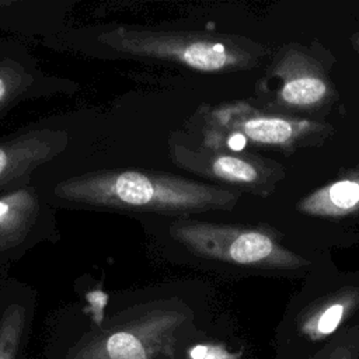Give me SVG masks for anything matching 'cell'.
I'll use <instances>...</instances> for the list:
<instances>
[{
  "mask_svg": "<svg viewBox=\"0 0 359 359\" xmlns=\"http://www.w3.org/2000/svg\"><path fill=\"white\" fill-rule=\"evenodd\" d=\"M32 181L55 209L109 212L129 217H201L230 212L241 192L231 187L144 167L43 168Z\"/></svg>",
  "mask_w": 359,
  "mask_h": 359,
  "instance_id": "6da1fadb",
  "label": "cell"
},
{
  "mask_svg": "<svg viewBox=\"0 0 359 359\" xmlns=\"http://www.w3.org/2000/svg\"><path fill=\"white\" fill-rule=\"evenodd\" d=\"M42 45L91 59L130 60L153 67L195 74H222L250 69L262 48L243 36L191 28L180 22L163 25L88 24L67 27Z\"/></svg>",
  "mask_w": 359,
  "mask_h": 359,
  "instance_id": "7a4b0ae2",
  "label": "cell"
},
{
  "mask_svg": "<svg viewBox=\"0 0 359 359\" xmlns=\"http://www.w3.org/2000/svg\"><path fill=\"white\" fill-rule=\"evenodd\" d=\"M135 220L156 255L170 264L282 269L307 264L261 229L201 217L146 216Z\"/></svg>",
  "mask_w": 359,
  "mask_h": 359,
  "instance_id": "3957f363",
  "label": "cell"
},
{
  "mask_svg": "<svg viewBox=\"0 0 359 359\" xmlns=\"http://www.w3.org/2000/svg\"><path fill=\"white\" fill-rule=\"evenodd\" d=\"M194 317L177 285L161 286L98 320L67 359H165L174 355Z\"/></svg>",
  "mask_w": 359,
  "mask_h": 359,
  "instance_id": "277c9868",
  "label": "cell"
},
{
  "mask_svg": "<svg viewBox=\"0 0 359 359\" xmlns=\"http://www.w3.org/2000/svg\"><path fill=\"white\" fill-rule=\"evenodd\" d=\"M107 112L74 111L46 116L0 137V194L28 184L59 161L88 151L104 133Z\"/></svg>",
  "mask_w": 359,
  "mask_h": 359,
  "instance_id": "5b68a950",
  "label": "cell"
},
{
  "mask_svg": "<svg viewBox=\"0 0 359 359\" xmlns=\"http://www.w3.org/2000/svg\"><path fill=\"white\" fill-rule=\"evenodd\" d=\"M180 129L209 147L229 149L233 140L257 146L292 147L325 128L314 121L266 114L248 102L233 101L196 107L184 116Z\"/></svg>",
  "mask_w": 359,
  "mask_h": 359,
  "instance_id": "8992f818",
  "label": "cell"
},
{
  "mask_svg": "<svg viewBox=\"0 0 359 359\" xmlns=\"http://www.w3.org/2000/svg\"><path fill=\"white\" fill-rule=\"evenodd\" d=\"M60 238L56 209L34 181L0 194V276L32 248Z\"/></svg>",
  "mask_w": 359,
  "mask_h": 359,
  "instance_id": "52a82bcc",
  "label": "cell"
},
{
  "mask_svg": "<svg viewBox=\"0 0 359 359\" xmlns=\"http://www.w3.org/2000/svg\"><path fill=\"white\" fill-rule=\"evenodd\" d=\"M79 88L72 79L46 73L22 39H0V122L22 102L72 95Z\"/></svg>",
  "mask_w": 359,
  "mask_h": 359,
  "instance_id": "ba28073f",
  "label": "cell"
},
{
  "mask_svg": "<svg viewBox=\"0 0 359 359\" xmlns=\"http://www.w3.org/2000/svg\"><path fill=\"white\" fill-rule=\"evenodd\" d=\"M271 76L278 80L275 104L286 109H317L334 95L324 69L297 48H286L275 59Z\"/></svg>",
  "mask_w": 359,
  "mask_h": 359,
  "instance_id": "9c48e42d",
  "label": "cell"
},
{
  "mask_svg": "<svg viewBox=\"0 0 359 359\" xmlns=\"http://www.w3.org/2000/svg\"><path fill=\"white\" fill-rule=\"evenodd\" d=\"M73 0H0V31L45 42L69 24Z\"/></svg>",
  "mask_w": 359,
  "mask_h": 359,
  "instance_id": "30bf717a",
  "label": "cell"
},
{
  "mask_svg": "<svg viewBox=\"0 0 359 359\" xmlns=\"http://www.w3.org/2000/svg\"><path fill=\"white\" fill-rule=\"evenodd\" d=\"M35 307V292L27 283L0 276V359H17Z\"/></svg>",
  "mask_w": 359,
  "mask_h": 359,
  "instance_id": "8fae6325",
  "label": "cell"
},
{
  "mask_svg": "<svg viewBox=\"0 0 359 359\" xmlns=\"http://www.w3.org/2000/svg\"><path fill=\"white\" fill-rule=\"evenodd\" d=\"M359 307V289L345 287L310 306L299 320V332L317 342L339 328Z\"/></svg>",
  "mask_w": 359,
  "mask_h": 359,
  "instance_id": "7c38bea8",
  "label": "cell"
},
{
  "mask_svg": "<svg viewBox=\"0 0 359 359\" xmlns=\"http://www.w3.org/2000/svg\"><path fill=\"white\" fill-rule=\"evenodd\" d=\"M299 210L320 217H342L359 212V177L344 178L304 196Z\"/></svg>",
  "mask_w": 359,
  "mask_h": 359,
  "instance_id": "4fadbf2b",
  "label": "cell"
},
{
  "mask_svg": "<svg viewBox=\"0 0 359 359\" xmlns=\"http://www.w3.org/2000/svg\"><path fill=\"white\" fill-rule=\"evenodd\" d=\"M243 351L231 352L223 344L202 342L192 345L185 359H241Z\"/></svg>",
  "mask_w": 359,
  "mask_h": 359,
  "instance_id": "5bb4252c",
  "label": "cell"
},
{
  "mask_svg": "<svg viewBox=\"0 0 359 359\" xmlns=\"http://www.w3.org/2000/svg\"><path fill=\"white\" fill-rule=\"evenodd\" d=\"M324 359H355L353 351L346 345L335 346Z\"/></svg>",
  "mask_w": 359,
  "mask_h": 359,
  "instance_id": "9a60e30c",
  "label": "cell"
},
{
  "mask_svg": "<svg viewBox=\"0 0 359 359\" xmlns=\"http://www.w3.org/2000/svg\"><path fill=\"white\" fill-rule=\"evenodd\" d=\"M352 45H353V48L359 52V32H356V34H353V36H352Z\"/></svg>",
  "mask_w": 359,
  "mask_h": 359,
  "instance_id": "2e32d148",
  "label": "cell"
}]
</instances>
